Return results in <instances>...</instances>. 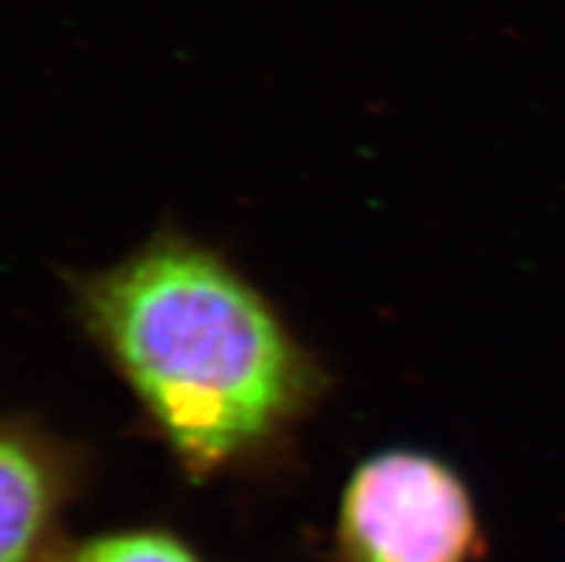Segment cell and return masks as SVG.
Listing matches in <instances>:
<instances>
[{"mask_svg":"<svg viewBox=\"0 0 565 562\" xmlns=\"http://www.w3.org/2000/svg\"><path fill=\"white\" fill-rule=\"evenodd\" d=\"M486 549L466 479L425 450H382L339 499L337 562H473Z\"/></svg>","mask_w":565,"mask_h":562,"instance_id":"cell-2","label":"cell"},{"mask_svg":"<svg viewBox=\"0 0 565 562\" xmlns=\"http://www.w3.org/2000/svg\"><path fill=\"white\" fill-rule=\"evenodd\" d=\"M61 562H204V556L164 528H113L70 540Z\"/></svg>","mask_w":565,"mask_h":562,"instance_id":"cell-4","label":"cell"},{"mask_svg":"<svg viewBox=\"0 0 565 562\" xmlns=\"http://www.w3.org/2000/svg\"><path fill=\"white\" fill-rule=\"evenodd\" d=\"M93 456L26 413H0V562H61Z\"/></svg>","mask_w":565,"mask_h":562,"instance_id":"cell-3","label":"cell"},{"mask_svg":"<svg viewBox=\"0 0 565 562\" xmlns=\"http://www.w3.org/2000/svg\"><path fill=\"white\" fill-rule=\"evenodd\" d=\"M70 307L190 479L281 459L330 391L279 307L224 253L179 230L70 276Z\"/></svg>","mask_w":565,"mask_h":562,"instance_id":"cell-1","label":"cell"}]
</instances>
